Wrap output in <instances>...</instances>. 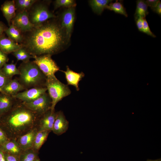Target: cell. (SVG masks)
Returning a JSON list of instances; mask_svg holds the SVG:
<instances>
[{
  "label": "cell",
  "instance_id": "6",
  "mask_svg": "<svg viewBox=\"0 0 161 161\" xmlns=\"http://www.w3.org/2000/svg\"><path fill=\"white\" fill-rule=\"evenodd\" d=\"M52 55L46 54L34 56L33 61L38 66L47 78L55 76V73L60 71L59 67L51 58Z\"/></svg>",
  "mask_w": 161,
  "mask_h": 161
},
{
  "label": "cell",
  "instance_id": "21",
  "mask_svg": "<svg viewBox=\"0 0 161 161\" xmlns=\"http://www.w3.org/2000/svg\"><path fill=\"white\" fill-rule=\"evenodd\" d=\"M112 0H91L89 4L93 11L97 15H100L107 5L112 2Z\"/></svg>",
  "mask_w": 161,
  "mask_h": 161
},
{
  "label": "cell",
  "instance_id": "1",
  "mask_svg": "<svg viewBox=\"0 0 161 161\" xmlns=\"http://www.w3.org/2000/svg\"><path fill=\"white\" fill-rule=\"evenodd\" d=\"M65 38L60 26L54 22L44 23L28 32L20 44L33 57L52 55L60 51Z\"/></svg>",
  "mask_w": 161,
  "mask_h": 161
},
{
  "label": "cell",
  "instance_id": "24",
  "mask_svg": "<svg viewBox=\"0 0 161 161\" xmlns=\"http://www.w3.org/2000/svg\"><path fill=\"white\" fill-rule=\"evenodd\" d=\"M136 8L134 15L135 19L139 17H141L144 18L148 13V6L146 1L144 0H138L136 1Z\"/></svg>",
  "mask_w": 161,
  "mask_h": 161
},
{
  "label": "cell",
  "instance_id": "11",
  "mask_svg": "<svg viewBox=\"0 0 161 161\" xmlns=\"http://www.w3.org/2000/svg\"><path fill=\"white\" fill-rule=\"evenodd\" d=\"M57 114L51 109L40 117L38 122V131H52Z\"/></svg>",
  "mask_w": 161,
  "mask_h": 161
},
{
  "label": "cell",
  "instance_id": "23",
  "mask_svg": "<svg viewBox=\"0 0 161 161\" xmlns=\"http://www.w3.org/2000/svg\"><path fill=\"white\" fill-rule=\"evenodd\" d=\"M106 9L113 11L115 13L123 15L126 17L128 16L122 0H116L114 2H111L107 5Z\"/></svg>",
  "mask_w": 161,
  "mask_h": 161
},
{
  "label": "cell",
  "instance_id": "8",
  "mask_svg": "<svg viewBox=\"0 0 161 161\" xmlns=\"http://www.w3.org/2000/svg\"><path fill=\"white\" fill-rule=\"evenodd\" d=\"M11 23L22 33L30 32L34 27L30 20L29 12L27 11L17 12Z\"/></svg>",
  "mask_w": 161,
  "mask_h": 161
},
{
  "label": "cell",
  "instance_id": "2",
  "mask_svg": "<svg viewBox=\"0 0 161 161\" xmlns=\"http://www.w3.org/2000/svg\"><path fill=\"white\" fill-rule=\"evenodd\" d=\"M40 117L16 99L7 113L0 117V127L9 139L17 140L20 136L36 127Z\"/></svg>",
  "mask_w": 161,
  "mask_h": 161
},
{
  "label": "cell",
  "instance_id": "30",
  "mask_svg": "<svg viewBox=\"0 0 161 161\" xmlns=\"http://www.w3.org/2000/svg\"><path fill=\"white\" fill-rule=\"evenodd\" d=\"M142 32L145 33L152 37L154 38L156 37V35L151 31L145 18L144 19Z\"/></svg>",
  "mask_w": 161,
  "mask_h": 161
},
{
  "label": "cell",
  "instance_id": "17",
  "mask_svg": "<svg viewBox=\"0 0 161 161\" xmlns=\"http://www.w3.org/2000/svg\"><path fill=\"white\" fill-rule=\"evenodd\" d=\"M1 10L7 20L9 26L12 20L15 16L16 8L14 0H7L1 5Z\"/></svg>",
  "mask_w": 161,
  "mask_h": 161
},
{
  "label": "cell",
  "instance_id": "10",
  "mask_svg": "<svg viewBox=\"0 0 161 161\" xmlns=\"http://www.w3.org/2000/svg\"><path fill=\"white\" fill-rule=\"evenodd\" d=\"M47 91L46 87H34L20 92L12 97L23 103H27L35 100Z\"/></svg>",
  "mask_w": 161,
  "mask_h": 161
},
{
  "label": "cell",
  "instance_id": "41",
  "mask_svg": "<svg viewBox=\"0 0 161 161\" xmlns=\"http://www.w3.org/2000/svg\"><path fill=\"white\" fill-rule=\"evenodd\" d=\"M35 161H41L39 158V157H38L35 160Z\"/></svg>",
  "mask_w": 161,
  "mask_h": 161
},
{
  "label": "cell",
  "instance_id": "7",
  "mask_svg": "<svg viewBox=\"0 0 161 161\" xmlns=\"http://www.w3.org/2000/svg\"><path fill=\"white\" fill-rule=\"evenodd\" d=\"M23 103L26 107L39 117L51 109L52 105L51 99L47 92L32 101Z\"/></svg>",
  "mask_w": 161,
  "mask_h": 161
},
{
  "label": "cell",
  "instance_id": "19",
  "mask_svg": "<svg viewBox=\"0 0 161 161\" xmlns=\"http://www.w3.org/2000/svg\"><path fill=\"white\" fill-rule=\"evenodd\" d=\"M16 100L13 97L0 92V117L11 109Z\"/></svg>",
  "mask_w": 161,
  "mask_h": 161
},
{
  "label": "cell",
  "instance_id": "39",
  "mask_svg": "<svg viewBox=\"0 0 161 161\" xmlns=\"http://www.w3.org/2000/svg\"><path fill=\"white\" fill-rule=\"evenodd\" d=\"M0 161H5L4 153L0 148Z\"/></svg>",
  "mask_w": 161,
  "mask_h": 161
},
{
  "label": "cell",
  "instance_id": "13",
  "mask_svg": "<svg viewBox=\"0 0 161 161\" xmlns=\"http://www.w3.org/2000/svg\"><path fill=\"white\" fill-rule=\"evenodd\" d=\"M69 126V122L62 111L57 112L52 131L58 135H60L66 132Z\"/></svg>",
  "mask_w": 161,
  "mask_h": 161
},
{
  "label": "cell",
  "instance_id": "28",
  "mask_svg": "<svg viewBox=\"0 0 161 161\" xmlns=\"http://www.w3.org/2000/svg\"><path fill=\"white\" fill-rule=\"evenodd\" d=\"M38 157V151L32 148L22 151L19 156V161H35Z\"/></svg>",
  "mask_w": 161,
  "mask_h": 161
},
{
  "label": "cell",
  "instance_id": "37",
  "mask_svg": "<svg viewBox=\"0 0 161 161\" xmlns=\"http://www.w3.org/2000/svg\"><path fill=\"white\" fill-rule=\"evenodd\" d=\"M152 10L154 13L157 14L160 16L161 15V2L160 1L156 6L153 8Z\"/></svg>",
  "mask_w": 161,
  "mask_h": 161
},
{
  "label": "cell",
  "instance_id": "27",
  "mask_svg": "<svg viewBox=\"0 0 161 161\" xmlns=\"http://www.w3.org/2000/svg\"><path fill=\"white\" fill-rule=\"evenodd\" d=\"M12 54L18 61H21L26 62L30 61L31 58H33V57L23 47L13 52Z\"/></svg>",
  "mask_w": 161,
  "mask_h": 161
},
{
  "label": "cell",
  "instance_id": "33",
  "mask_svg": "<svg viewBox=\"0 0 161 161\" xmlns=\"http://www.w3.org/2000/svg\"><path fill=\"white\" fill-rule=\"evenodd\" d=\"M9 139L5 132L0 127V146Z\"/></svg>",
  "mask_w": 161,
  "mask_h": 161
},
{
  "label": "cell",
  "instance_id": "12",
  "mask_svg": "<svg viewBox=\"0 0 161 161\" xmlns=\"http://www.w3.org/2000/svg\"><path fill=\"white\" fill-rule=\"evenodd\" d=\"M38 131L37 128L35 127L18 138L16 140L23 151L32 148Z\"/></svg>",
  "mask_w": 161,
  "mask_h": 161
},
{
  "label": "cell",
  "instance_id": "29",
  "mask_svg": "<svg viewBox=\"0 0 161 161\" xmlns=\"http://www.w3.org/2000/svg\"><path fill=\"white\" fill-rule=\"evenodd\" d=\"M76 5L75 1L73 0H56L54 3L55 9L61 7L68 8L74 7Z\"/></svg>",
  "mask_w": 161,
  "mask_h": 161
},
{
  "label": "cell",
  "instance_id": "34",
  "mask_svg": "<svg viewBox=\"0 0 161 161\" xmlns=\"http://www.w3.org/2000/svg\"><path fill=\"white\" fill-rule=\"evenodd\" d=\"M4 153L5 161H19V156Z\"/></svg>",
  "mask_w": 161,
  "mask_h": 161
},
{
  "label": "cell",
  "instance_id": "31",
  "mask_svg": "<svg viewBox=\"0 0 161 161\" xmlns=\"http://www.w3.org/2000/svg\"><path fill=\"white\" fill-rule=\"evenodd\" d=\"M12 79H10L3 73L0 69V89L7 84Z\"/></svg>",
  "mask_w": 161,
  "mask_h": 161
},
{
  "label": "cell",
  "instance_id": "36",
  "mask_svg": "<svg viewBox=\"0 0 161 161\" xmlns=\"http://www.w3.org/2000/svg\"><path fill=\"white\" fill-rule=\"evenodd\" d=\"M160 1L159 0H147L145 1L148 6L149 7L151 10L156 6Z\"/></svg>",
  "mask_w": 161,
  "mask_h": 161
},
{
  "label": "cell",
  "instance_id": "35",
  "mask_svg": "<svg viewBox=\"0 0 161 161\" xmlns=\"http://www.w3.org/2000/svg\"><path fill=\"white\" fill-rule=\"evenodd\" d=\"M144 18L140 17L135 19L136 24L138 30L142 32Z\"/></svg>",
  "mask_w": 161,
  "mask_h": 161
},
{
  "label": "cell",
  "instance_id": "3",
  "mask_svg": "<svg viewBox=\"0 0 161 161\" xmlns=\"http://www.w3.org/2000/svg\"><path fill=\"white\" fill-rule=\"evenodd\" d=\"M18 79L26 90L36 87H46L47 77L33 61L22 62L18 67Z\"/></svg>",
  "mask_w": 161,
  "mask_h": 161
},
{
  "label": "cell",
  "instance_id": "14",
  "mask_svg": "<svg viewBox=\"0 0 161 161\" xmlns=\"http://www.w3.org/2000/svg\"><path fill=\"white\" fill-rule=\"evenodd\" d=\"M65 71L61 70L63 72L65 76L67 85H71L75 87L77 91L80 90L79 82L85 76V74L83 72L78 73L71 69L68 66L66 67Z\"/></svg>",
  "mask_w": 161,
  "mask_h": 161
},
{
  "label": "cell",
  "instance_id": "22",
  "mask_svg": "<svg viewBox=\"0 0 161 161\" xmlns=\"http://www.w3.org/2000/svg\"><path fill=\"white\" fill-rule=\"evenodd\" d=\"M51 131H38L35 135L32 148L38 151L47 140Z\"/></svg>",
  "mask_w": 161,
  "mask_h": 161
},
{
  "label": "cell",
  "instance_id": "25",
  "mask_svg": "<svg viewBox=\"0 0 161 161\" xmlns=\"http://www.w3.org/2000/svg\"><path fill=\"white\" fill-rule=\"evenodd\" d=\"M1 69L5 75L10 79H12L15 75H19V71L16 67V64L13 62L9 64H5Z\"/></svg>",
  "mask_w": 161,
  "mask_h": 161
},
{
  "label": "cell",
  "instance_id": "18",
  "mask_svg": "<svg viewBox=\"0 0 161 161\" xmlns=\"http://www.w3.org/2000/svg\"><path fill=\"white\" fill-rule=\"evenodd\" d=\"M4 153L18 156L23 151L16 140L9 139L0 146Z\"/></svg>",
  "mask_w": 161,
  "mask_h": 161
},
{
  "label": "cell",
  "instance_id": "16",
  "mask_svg": "<svg viewBox=\"0 0 161 161\" xmlns=\"http://www.w3.org/2000/svg\"><path fill=\"white\" fill-rule=\"evenodd\" d=\"M22 45L13 41L3 34L0 37V50L8 54L20 48Z\"/></svg>",
  "mask_w": 161,
  "mask_h": 161
},
{
  "label": "cell",
  "instance_id": "20",
  "mask_svg": "<svg viewBox=\"0 0 161 161\" xmlns=\"http://www.w3.org/2000/svg\"><path fill=\"white\" fill-rule=\"evenodd\" d=\"M4 32L8 38L16 43L20 44L23 42L24 36L17 28L11 24Z\"/></svg>",
  "mask_w": 161,
  "mask_h": 161
},
{
  "label": "cell",
  "instance_id": "40",
  "mask_svg": "<svg viewBox=\"0 0 161 161\" xmlns=\"http://www.w3.org/2000/svg\"><path fill=\"white\" fill-rule=\"evenodd\" d=\"M146 161H161V158L155 160H150V159H148Z\"/></svg>",
  "mask_w": 161,
  "mask_h": 161
},
{
  "label": "cell",
  "instance_id": "26",
  "mask_svg": "<svg viewBox=\"0 0 161 161\" xmlns=\"http://www.w3.org/2000/svg\"><path fill=\"white\" fill-rule=\"evenodd\" d=\"M36 0H14L16 9L17 12L30 10L33 5L37 1Z\"/></svg>",
  "mask_w": 161,
  "mask_h": 161
},
{
  "label": "cell",
  "instance_id": "15",
  "mask_svg": "<svg viewBox=\"0 0 161 161\" xmlns=\"http://www.w3.org/2000/svg\"><path fill=\"white\" fill-rule=\"evenodd\" d=\"M19 83L18 78L12 79L7 84L0 89V92L13 96L18 93L25 90Z\"/></svg>",
  "mask_w": 161,
  "mask_h": 161
},
{
  "label": "cell",
  "instance_id": "4",
  "mask_svg": "<svg viewBox=\"0 0 161 161\" xmlns=\"http://www.w3.org/2000/svg\"><path fill=\"white\" fill-rule=\"evenodd\" d=\"M45 86L51 99L52 110H55V106L59 101L71 93L68 85L61 82L56 76L47 78Z\"/></svg>",
  "mask_w": 161,
  "mask_h": 161
},
{
  "label": "cell",
  "instance_id": "38",
  "mask_svg": "<svg viewBox=\"0 0 161 161\" xmlns=\"http://www.w3.org/2000/svg\"><path fill=\"white\" fill-rule=\"evenodd\" d=\"M8 27L2 21H0V37L3 34Z\"/></svg>",
  "mask_w": 161,
  "mask_h": 161
},
{
  "label": "cell",
  "instance_id": "9",
  "mask_svg": "<svg viewBox=\"0 0 161 161\" xmlns=\"http://www.w3.org/2000/svg\"><path fill=\"white\" fill-rule=\"evenodd\" d=\"M74 7L68 8L62 13L61 27L64 32L67 40L69 39L72 32L75 19Z\"/></svg>",
  "mask_w": 161,
  "mask_h": 161
},
{
  "label": "cell",
  "instance_id": "5",
  "mask_svg": "<svg viewBox=\"0 0 161 161\" xmlns=\"http://www.w3.org/2000/svg\"><path fill=\"white\" fill-rule=\"evenodd\" d=\"M29 12V18L34 27L39 26L47 20L56 17L46 5L41 3L34 4Z\"/></svg>",
  "mask_w": 161,
  "mask_h": 161
},
{
  "label": "cell",
  "instance_id": "32",
  "mask_svg": "<svg viewBox=\"0 0 161 161\" xmlns=\"http://www.w3.org/2000/svg\"><path fill=\"white\" fill-rule=\"evenodd\" d=\"M9 60L7 54L4 53L0 50V69L8 62Z\"/></svg>",
  "mask_w": 161,
  "mask_h": 161
}]
</instances>
